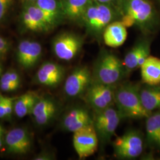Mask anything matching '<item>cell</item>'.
<instances>
[{
  "label": "cell",
  "instance_id": "44dd1931",
  "mask_svg": "<svg viewBox=\"0 0 160 160\" xmlns=\"http://www.w3.org/2000/svg\"><path fill=\"white\" fill-rule=\"evenodd\" d=\"M40 96L36 92H28L17 97L14 103V113L19 118L30 115Z\"/></svg>",
  "mask_w": 160,
  "mask_h": 160
},
{
  "label": "cell",
  "instance_id": "4dcf8cb0",
  "mask_svg": "<svg viewBox=\"0 0 160 160\" xmlns=\"http://www.w3.org/2000/svg\"><path fill=\"white\" fill-rule=\"evenodd\" d=\"M97 1V2L98 3H102V4H108L110 3L111 2H112L113 0H96Z\"/></svg>",
  "mask_w": 160,
  "mask_h": 160
},
{
  "label": "cell",
  "instance_id": "8fae6325",
  "mask_svg": "<svg viewBox=\"0 0 160 160\" xmlns=\"http://www.w3.org/2000/svg\"><path fill=\"white\" fill-rule=\"evenodd\" d=\"M73 145L80 160L94 154L98 149V138L93 123L73 133Z\"/></svg>",
  "mask_w": 160,
  "mask_h": 160
},
{
  "label": "cell",
  "instance_id": "f1b7e54d",
  "mask_svg": "<svg viewBox=\"0 0 160 160\" xmlns=\"http://www.w3.org/2000/svg\"><path fill=\"white\" fill-rule=\"evenodd\" d=\"M20 85L14 83H4L0 82V90L2 92H12L16 91Z\"/></svg>",
  "mask_w": 160,
  "mask_h": 160
},
{
  "label": "cell",
  "instance_id": "e575fe53",
  "mask_svg": "<svg viewBox=\"0 0 160 160\" xmlns=\"http://www.w3.org/2000/svg\"></svg>",
  "mask_w": 160,
  "mask_h": 160
},
{
  "label": "cell",
  "instance_id": "484cf974",
  "mask_svg": "<svg viewBox=\"0 0 160 160\" xmlns=\"http://www.w3.org/2000/svg\"><path fill=\"white\" fill-rule=\"evenodd\" d=\"M13 0H0V23L6 18Z\"/></svg>",
  "mask_w": 160,
  "mask_h": 160
},
{
  "label": "cell",
  "instance_id": "5bb4252c",
  "mask_svg": "<svg viewBox=\"0 0 160 160\" xmlns=\"http://www.w3.org/2000/svg\"><path fill=\"white\" fill-rule=\"evenodd\" d=\"M92 123L93 117L89 110L84 106H75L65 112L61 126L63 131L74 133Z\"/></svg>",
  "mask_w": 160,
  "mask_h": 160
},
{
  "label": "cell",
  "instance_id": "7a4b0ae2",
  "mask_svg": "<svg viewBox=\"0 0 160 160\" xmlns=\"http://www.w3.org/2000/svg\"><path fill=\"white\" fill-rule=\"evenodd\" d=\"M92 71L93 81L109 86H118L127 75L123 62L110 52L100 55Z\"/></svg>",
  "mask_w": 160,
  "mask_h": 160
},
{
  "label": "cell",
  "instance_id": "ac0fdd59",
  "mask_svg": "<svg viewBox=\"0 0 160 160\" xmlns=\"http://www.w3.org/2000/svg\"><path fill=\"white\" fill-rule=\"evenodd\" d=\"M126 28L121 22H114L109 24L103 31V40L105 44L114 48L122 46L127 38Z\"/></svg>",
  "mask_w": 160,
  "mask_h": 160
},
{
  "label": "cell",
  "instance_id": "e0dca14e",
  "mask_svg": "<svg viewBox=\"0 0 160 160\" xmlns=\"http://www.w3.org/2000/svg\"><path fill=\"white\" fill-rule=\"evenodd\" d=\"M150 45L148 41L139 42L128 52L123 62L126 75L139 68L149 56Z\"/></svg>",
  "mask_w": 160,
  "mask_h": 160
},
{
  "label": "cell",
  "instance_id": "3957f363",
  "mask_svg": "<svg viewBox=\"0 0 160 160\" xmlns=\"http://www.w3.org/2000/svg\"><path fill=\"white\" fill-rule=\"evenodd\" d=\"M120 21L126 28L133 25L148 29L155 19V12L148 0H125Z\"/></svg>",
  "mask_w": 160,
  "mask_h": 160
},
{
  "label": "cell",
  "instance_id": "4fadbf2b",
  "mask_svg": "<svg viewBox=\"0 0 160 160\" xmlns=\"http://www.w3.org/2000/svg\"><path fill=\"white\" fill-rule=\"evenodd\" d=\"M32 144L31 135L24 128H14L6 132L4 145L7 153L10 154H26L30 151Z\"/></svg>",
  "mask_w": 160,
  "mask_h": 160
},
{
  "label": "cell",
  "instance_id": "30bf717a",
  "mask_svg": "<svg viewBox=\"0 0 160 160\" xmlns=\"http://www.w3.org/2000/svg\"><path fill=\"white\" fill-rule=\"evenodd\" d=\"M82 45V39L77 34L65 32L58 35L52 42V50L57 57L69 61L80 52Z\"/></svg>",
  "mask_w": 160,
  "mask_h": 160
},
{
  "label": "cell",
  "instance_id": "d6a6232c",
  "mask_svg": "<svg viewBox=\"0 0 160 160\" xmlns=\"http://www.w3.org/2000/svg\"><path fill=\"white\" fill-rule=\"evenodd\" d=\"M4 96H3L0 93V103H1V102L2 100V99L4 98Z\"/></svg>",
  "mask_w": 160,
  "mask_h": 160
},
{
  "label": "cell",
  "instance_id": "836d02e7",
  "mask_svg": "<svg viewBox=\"0 0 160 160\" xmlns=\"http://www.w3.org/2000/svg\"><path fill=\"white\" fill-rule=\"evenodd\" d=\"M2 66V65H1V63H0V67H1Z\"/></svg>",
  "mask_w": 160,
  "mask_h": 160
},
{
  "label": "cell",
  "instance_id": "d6986e66",
  "mask_svg": "<svg viewBox=\"0 0 160 160\" xmlns=\"http://www.w3.org/2000/svg\"><path fill=\"white\" fill-rule=\"evenodd\" d=\"M141 78L144 84L150 86L160 84V59L149 56L141 66Z\"/></svg>",
  "mask_w": 160,
  "mask_h": 160
},
{
  "label": "cell",
  "instance_id": "9a60e30c",
  "mask_svg": "<svg viewBox=\"0 0 160 160\" xmlns=\"http://www.w3.org/2000/svg\"><path fill=\"white\" fill-rule=\"evenodd\" d=\"M42 55V47L38 42L23 40L17 46V62L24 69H30L34 67L39 62Z\"/></svg>",
  "mask_w": 160,
  "mask_h": 160
},
{
  "label": "cell",
  "instance_id": "8992f818",
  "mask_svg": "<svg viewBox=\"0 0 160 160\" xmlns=\"http://www.w3.org/2000/svg\"><path fill=\"white\" fill-rule=\"evenodd\" d=\"M114 154L120 159H134L142 153L143 138L141 132L131 129L117 138L113 143Z\"/></svg>",
  "mask_w": 160,
  "mask_h": 160
},
{
  "label": "cell",
  "instance_id": "1f68e13d",
  "mask_svg": "<svg viewBox=\"0 0 160 160\" xmlns=\"http://www.w3.org/2000/svg\"><path fill=\"white\" fill-rule=\"evenodd\" d=\"M38 0H22L23 4H34Z\"/></svg>",
  "mask_w": 160,
  "mask_h": 160
},
{
  "label": "cell",
  "instance_id": "52a82bcc",
  "mask_svg": "<svg viewBox=\"0 0 160 160\" xmlns=\"http://www.w3.org/2000/svg\"><path fill=\"white\" fill-rule=\"evenodd\" d=\"M116 86L106 85L92 81L82 98L93 111L106 109L114 105Z\"/></svg>",
  "mask_w": 160,
  "mask_h": 160
},
{
  "label": "cell",
  "instance_id": "cb8c5ba5",
  "mask_svg": "<svg viewBox=\"0 0 160 160\" xmlns=\"http://www.w3.org/2000/svg\"><path fill=\"white\" fill-rule=\"evenodd\" d=\"M34 4L59 23L63 13L62 4L58 0H38Z\"/></svg>",
  "mask_w": 160,
  "mask_h": 160
},
{
  "label": "cell",
  "instance_id": "4316f807",
  "mask_svg": "<svg viewBox=\"0 0 160 160\" xmlns=\"http://www.w3.org/2000/svg\"><path fill=\"white\" fill-rule=\"evenodd\" d=\"M11 48L10 43L0 36V60L4 59Z\"/></svg>",
  "mask_w": 160,
  "mask_h": 160
},
{
  "label": "cell",
  "instance_id": "7402d4cb",
  "mask_svg": "<svg viewBox=\"0 0 160 160\" xmlns=\"http://www.w3.org/2000/svg\"><path fill=\"white\" fill-rule=\"evenodd\" d=\"M92 0H64L62 3L63 14L72 20L82 19Z\"/></svg>",
  "mask_w": 160,
  "mask_h": 160
},
{
  "label": "cell",
  "instance_id": "5b68a950",
  "mask_svg": "<svg viewBox=\"0 0 160 160\" xmlns=\"http://www.w3.org/2000/svg\"><path fill=\"white\" fill-rule=\"evenodd\" d=\"M23 5L20 18L23 30L33 32H48L58 24L34 4Z\"/></svg>",
  "mask_w": 160,
  "mask_h": 160
},
{
  "label": "cell",
  "instance_id": "277c9868",
  "mask_svg": "<svg viewBox=\"0 0 160 160\" xmlns=\"http://www.w3.org/2000/svg\"><path fill=\"white\" fill-rule=\"evenodd\" d=\"M92 117L93 126L98 141L104 144L110 141L120 121L123 119L115 104L106 109L94 111Z\"/></svg>",
  "mask_w": 160,
  "mask_h": 160
},
{
  "label": "cell",
  "instance_id": "ffe728a7",
  "mask_svg": "<svg viewBox=\"0 0 160 160\" xmlns=\"http://www.w3.org/2000/svg\"><path fill=\"white\" fill-rule=\"evenodd\" d=\"M139 94L142 105L148 112L160 110V87L146 84L140 87Z\"/></svg>",
  "mask_w": 160,
  "mask_h": 160
},
{
  "label": "cell",
  "instance_id": "f546056e",
  "mask_svg": "<svg viewBox=\"0 0 160 160\" xmlns=\"http://www.w3.org/2000/svg\"><path fill=\"white\" fill-rule=\"evenodd\" d=\"M6 133L5 129L0 124V149L4 145V139H5Z\"/></svg>",
  "mask_w": 160,
  "mask_h": 160
},
{
  "label": "cell",
  "instance_id": "7c38bea8",
  "mask_svg": "<svg viewBox=\"0 0 160 160\" xmlns=\"http://www.w3.org/2000/svg\"><path fill=\"white\" fill-rule=\"evenodd\" d=\"M59 106L57 100L51 96H42L38 98L31 112L36 125L43 127L50 124L57 117Z\"/></svg>",
  "mask_w": 160,
  "mask_h": 160
},
{
  "label": "cell",
  "instance_id": "9c48e42d",
  "mask_svg": "<svg viewBox=\"0 0 160 160\" xmlns=\"http://www.w3.org/2000/svg\"><path fill=\"white\" fill-rule=\"evenodd\" d=\"M112 18L113 13L110 7L98 2L97 4L92 3L87 8L82 19L89 32L96 35L104 31Z\"/></svg>",
  "mask_w": 160,
  "mask_h": 160
},
{
  "label": "cell",
  "instance_id": "ba28073f",
  "mask_svg": "<svg viewBox=\"0 0 160 160\" xmlns=\"http://www.w3.org/2000/svg\"><path fill=\"white\" fill-rule=\"evenodd\" d=\"M92 82V71L87 66L77 67L65 80L63 92L69 98L82 97Z\"/></svg>",
  "mask_w": 160,
  "mask_h": 160
},
{
  "label": "cell",
  "instance_id": "6da1fadb",
  "mask_svg": "<svg viewBox=\"0 0 160 160\" xmlns=\"http://www.w3.org/2000/svg\"><path fill=\"white\" fill-rule=\"evenodd\" d=\"M140 86L126 82L116 86L114 104L123 118H147L151 113L144 108L141 102Z\"/></svg>",
  "mask_w": 160,
  "mask_h": 160
},
{
  "label": "cell",
  "instance_id": "2e32d148",
  "mask_svg": "<svg viewBox=\"0 0 160 160\" xmlns=\"http://www.w3.org/2000/svg\"><path fill=\"white\" fill-rule=\"evenodd\" d=\"M65 74V69L58 63L47 61L41 65L34 75L36 84L53 88L59 86L63 81Z\"/></svg>",
  "mask_w": 160,
  "mask_h": 160
},
{
  "label": "cell",
  "instance_id": "d4e9b609",
  "mask_svg": "<svg viewBox=\"0 0 160 160\" xmlns=\"http://www.w3.org/2000/svg\"><path fill=\"white\" fill-rule=\"evenodd\" d=\"M0 82L14 83L20 85L21 78L16 70L9 69L1 75L0 77Z\"/></svg>",
  "mask_w": 160,
  "mask_h": 160
},
{
  "label": "cell",
  "instance_id": "83f0119b",
  "mask_svg": "<svg viewBox=\"0 0 160 160\" xmlns=\"http://www.w3.org/2000/svg\"><path fill=\"white\" fill-rule=\"evenodd\" d=\"M54 159H55L54 154L47 150L42 151L33 158L34 160H52Z\"/></svg>",
  "mask_w": 160,
  "mask_h": 160
},
{
  "label": "cell",
  "instance_id": "603a6c76",
  "mask_svg": "<svg viewBox=\"0 0 160 160\" xmlns=\"http://www.w3.org/2000/svg\"><path fill=\"white\" fill-rule=\"evenodd\" d=\"M146 119L147 142L151 146L160 145V110L152 112Z\"/></svg>",
  "mask_w": 160,
  "mask_h": 160
}]
</instances>
